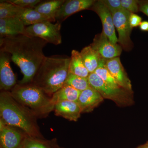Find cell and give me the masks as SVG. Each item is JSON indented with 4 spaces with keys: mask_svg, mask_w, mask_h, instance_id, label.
I'll return each instance as SVG.
<instances>
[{
    "mask_svg": "<svg viewBox=\"0 0 148 148\" xmlns=\"http://www.w3.org/2000/svg\"><path fill=\"white\" fill-rule=\"evenodd\" d=\"M107 69L121 87L132 92L131 81L129 79L119 57L106 60Z\"/></svg>",
    "mask_w": 148,
    "mask_h": 148,
    "instance_id": "obj_13",
    "label": "cell"
},
{
    "mask_svg": "<svg viewBox=\"0 0 148 148\" xmlns=\"http://www.w3.org/2000/svg\"><path fill=\"white\" fill-rule=\"evenodd\" d=\"M137 148H148V141L145 144L139 146Z\"/></svg>",
    "mask_w": 148,
    "mask_h": 148,
    "instance_id": "obj_32",
    "label": "cell"
},
{
    "mask_svg": "<svg viewBox=\"0 0 148 148\" xmlns=\"http://www.w3.org/2000/svg\"><path fill=\"white\" fill-rule=\"evenodd\" d=\"M69 73L84 78H88L90 73L85 66L80 52L72 50L69 65Z\"/></svg>",
    "mask_w": 148,
    "mask_h": 148,
    "instance_id": "obj_20",
    "label": "cell"
},
{
    "mask_svg": "<svg viewBox=\"0 0 148 148\" xmlns=\"http://www.w3.org/2000/svg\"><path fill=\"white\" fill-rule=\"evenodd\" d=\"M16 101L30 110L37 118H45L54 110L51 98L33 83L18 84L10 90Z\"/></svg>",
    "mask_w": 148,
    "mask_h": 148,
    "instance_id": "obj_4",
    "label": "cell"
},
{
    "mask_svg": "<svg viewBox=\"0 0 148 148\" xmlns=\"http://www.w3.org/2000/svg\"><path fill=\"white\" fill-rule=\"evenodd\" d=\"M103 100L104 98L99 92L90 86L81 92L77 103L82 113H88L98 107Z\"/></svg>",
    "mask_w": 148,
    "mask_h": 148,
    "instance_id": "obj_15",
    "label": "cell"
},
{
    "mask_svg": "<svg viewBox=\"0 0 148 148\" xmlns=\"http://www.w3.org/2000/svg\"><path fill=\"white\" fill-rule=\"evenodd\" d=\"M140 11L148 16V0L139 1Z\"/></svg>",
    "mask_w": 148,
    "mask_h": 148,
    "instance_id": "obj_30",
    "label": "cell"
},
{
    "mask_svg": "<svg viewBox=\"0 0 148 148\" xmlns=\"http://www.w3.org/2000/svg\"><path fill=\"white\" fill-rule=\"evenodd\" d=\"M111 12L123 9L121 0H101Z\"/></svg>",
    "mask_w": 148,
    "mask_h": 148,
    "instance_id": "obj_28",
    "label": "cell"
},
{
    "mask_svg": "<svg viewBox=\"0 0 148 148\" xmlns=\"http://www.w3.org/2000/svg\"><path fill=\"white\" fill-rule=\"evenodd\" d=\"M20 7L7 1H1L0 19L18 16Z\"/></svg>",
    "mask_w": 148,
    "mask_h": 148,
    "instance_id": "obj_25",
    "label": "cell"
},
{
    "mask_svg": "<svg viewBox=\"0 0 148 148\" xmlns=\"http://www.w3.org/2000/svg\"><path fill=\"white\" fill-rule=\"evenodd\" d=\"M55 114L70 121H77L80 117L81 110L77 102L65 101L58 102L54 106Z\"/></svg>",
    "mask_w": 148,
    "mask_h": 148,
    "instance_id": "obj_16",
    "label": "cell"
},
{
    "mask_svg": "<svg viewBox=\"0 0 148 148\" xmlns=\"http://www.w3.org/2000/svg\"><path fill=\"white\" fill-rule=\"evenodd\" d=\"M0 116L7 124L17 127L29 137L44 138L34 114L16 101L10 91H1Z\"/></svg>",
    "mask_w": 148,
    "mask_h": 148,
    "instance_id": "obj_2",
    "label": "cell"
},
{
    "mask_svg": "<svg viewBox=\"0 0 148 148\" xmlns=\"http://www.w3.org/2000/svg\"><path fill=\"white\" fill-rule=\"evenodd\" d=\"M95 1V0H65L56 13V21L61 24L66 18L74 14L85 10L90 9Z\"/></svg>",
    "mask_w": 148,
    "mask_h": 148,
    "instance_id": "obj_12",
    "label": "cell"
},
{
    "mask_svg": "<svg viewBox=\"0 0 148 148\" xmlns=\"http://www.w3.org/2000/svg\"><path fill=\"white\" fill-rule=\"evenodd\" d=\"M80 92V91L72 86L64 84L63 87L53 93L51 98V100L54 106L56 103L62 101L77 102Z\"/></svg>",
    "mask_w": 148,
    "mask_h": 148,
    "instance_id": "obj_18",
    "label": "cell"
},
{
    "mask_svg": "<svg viewBox=\"0 0 148 148\" xmlns=\"http://www.w3.org/2000/svg\"><path fill=\"white\" fill-rule=\"evenodd\" d=\"M89 10L93 11L100 17L103 25V32L106 36L113 43L117 44L115 27L112 13L108 9L100 0L95 1Z\"/></svg>",
    "mask_w": 148,
    "mask_h": 148,
    "instance_id": "obj_9",
    "label": "cell"
},
{
    "mask_svg": "<svg viewBox=\"0 0 148 148\" xmlns=\"http://www.w3.org/2000/svg\"><path fill=\"white\" fill-rule=\"evenodd\" d=\"M88 79L90 86L99 92L104 99L110 100L121 106L130 104L132 92L123 88L116 89L109 86L95 73H90Z\"/></svg>",
    "mask_w": 148,
    "mask_h": 148,
    "instance_id": "obj_5",
    "label": "cell"
},
{
    "mask_svg": "<svg viewBox=\"0 0 148 148\" xmlns=\"http://www.w3.org/2000/svg\"><path fill=\"white\" fill-rule=\"evenodd\" d=\"M19 7L23 8H34L39 3L40 0H7Z\"/></svg>",
    "mask_w": 148,
    "mask_h": 148,
    "instance_id": "obj_26",
    "label": "cell"
},
{
    "mask_svg": "<svg viewBox=\"0 0 148 148\" xmlns=\"http://www.w3.org/2000/svg\"><path fill=\"white\" fill-rule=\"evenodd\" d=\"M70 61L71 58L65 56H45L32 83L51 97L65 84Z\"/></svg>",
    "mask_w": 148,
    "mask_h": 148,
    "instance_id": "obj_3",
    "label": "cell"
},
{
    "mask_svg": "<svg viewBox=\"0 0 148 148\" xmlns=\"http://www.w3.org/2000/svg\"><path fill=\"white\" fill-rule=\"evenodd\" d=\"M26 27L18 16L0 19L1 38L27 35Z\"/></svg>",
    "mask_w": 148,
    "mask_h": 148,
    "instance_id": "obj_14",
    "label": "cell"
},
{
    "mask_svg": "<svg viewBox=\"0 0 148 148\" xmlns=\"http://www.w3.org/2000/svg\"><path fill=\"white\" fill-rule=\"evenodd\" d=\"M106 60L103 58L101 59L98 68L95 70V73L109 86L116 89L122 88L116 82L107 69L106 64Z\"/></svg>",
    "mask_w": 148,
    "mask_h": 148,
    "instance_id": "obj_23",
    "label": "cell"
},
{
    "mask_svg": "<svg viewBox=\"0 0 148 148\" xmlns=\"http://www.w3.org/2000/svg\"><path fill=\"white\" fill-rule=\"evenodd\" d=\"M139 27L140 30L143 32H148V21H142Z\"/></svg>",
    "mask_w": 148,
    "mask_h": 148,
    "instance_id": "obj_31",
    "label": "cell"
},
{
    "mask_svg": "<svg viewBox=\"0 0 148 148\" xmlns=\"http://www.w3.org/2000/svg\"><path fill=\"white\" fill-rule=\"evenodd\" d=\"M61 23L44 21L26 27V34L37 37L55 45L61 44Z\"/></svg>",
    "mask_w": 148,
    "mask_h": 148,
    "instance_id": "obj_6",
    "label": "cell"
},
{
    "mask_svg": "<svg viewBox=\"0 0 148 148\" xmlns=\"http://www.w3.org/2000/svg\"><path fill=\"white\" fill-rule=\"evenodd\" d=\"M21 148H63L58 145L55 138L46 140L44 138H33L27 136Z\"/></svg>",
    "mask_w": 148,
    "mask_h": 148,
    "instance_id": "obj_22",
    "label": "cell"
},
{
    "mask_svg": "<svg viewBox=\"0 0 148 148\" xmlns=\"http://www.w3.org/2000/svg\"><path fill=\"white\" fill-rule=\"evenodd\" d=\"M115 27L118 34V42L122 49L130 51L133 47L130 36L132 28L129 23L130 12L124 9L111 12Z\"/></svg>",
    "mask_w": 148,
    "mask_h": 148,
    "instance_id": "obj_7",
    "label": "cell"
},
{
    "mask_svg": "<svg viewBox=\"0 0 148 148\" xmlns=\"http://www.w3.org/2000/svg\"><path fill=\"white\" fill-rule=\"evenodd\" d=\"M18 16L21 18L26 27L44 21L53 22L46 16L35 10L34 8H20Z\"/></svg>",
    "mask_w": 148,
    "mask_h": 148,
    "instance_id": "obj_21",
    "label": "cell"
},
{
    "mask_svg": "<svg viewBox=\"0 0 148 148\" xmlns=\"http://www.w3.org/2000/svg\"><path fill=\"white\" fill-rule=\"evenodd\" d=\"M123 8L131 13L140 12L139 1L137 0H121Z\"/></svg>",
    "mask_w": 148,
    "mask_h": 148,
    "instance_id": "obj_27",
    "label": "cell"
},
{
    "mask_svg": "<svg viewBox=\"0 0 148 148\" xmlns=\"http://www.w3.org/2000/svg\"><path fill=\"white\" fill-rule=\"evenodd\" d=\"M142 20V17L138 14L135 13H130L129 16V23L132 29L140 26Z\"/></svg>",
    "mask_w": 148,
    "mask_h": 148,
    "instance_id": "obj_29",
    "label": "cell"
},
{
    "mask_svg": "<svg viewBox=\"0 0 148 148\" xmlns=\"http://www.w3.org/2000/svg\"><path fill=\"white\" fill-rule=\"evenodd\" d=\"M10 54L0 51V89L10 91L16 83V77L11 67Z\"/></svg>",
    "mask_w": 148,
    "mask_h": 148,
    "instance_id": "obj_10",
    "label": "cell"
},
{
    "mask_svg": "<svg viewBox=\"0 0 148 148\" xmlns=\"http://www.w3.org/2000/svg\"><path fill=\"white\" fill-rule=\"evenodd\" d=\"M65 84L68 85L82 92L90 87L88 78H84L69 73Z\"/></svg>",
    "mask_w": 148,
    "mask_h": 148,
    "instance_id": "obj_24",
    "label": "cell"
},
{
    "mask_svg": "<svg viewBox=\"0 0 148 148\" xmlns=\"http://www.w3.org/2000/svg\"><path fill=\"white\" fill-rule=\"evenodd\" d=\"M80 53L85 66L89 73H95L102 57L90 45L84 48Z\"/></svg>",
    "mask_w": 148,
    "mask_h": 148,
    "instance_id": "obj_19",
    "label": "cell"
},
{
    "mask_svg": "<svg viewBox=\"0 0 148 148\" xmlns=\"http://www.w3.org/2000/svg\"><path fill=\"white\" fill-rule=\"evenodd\" d=\"M27 136L19 128L6 124L0 130V148H21Z\"/></svg>",
    "mask_w": 148,
    "mask_h": 148,
    "instance_id": "obj_11",
    "label": "cell"
},
{
    "mask_svg": "<svg viewBox=\"0 0 148 148\" xmlns=\"http://www.w3.org/2000/svg\"><path fill=\"white\" fill-rule=\"evenodd\" d=\"M48 43L27 35L0 38V51L10 54L12 61L19 67L23 77L18 84L32 83L45 56L44 48Z\"/></svg>",
    "mask_w": 148,
    "mask_h": 148,
    "instance_id": "obj_1",
    "label": "cell"
},
{
    "mask_svg": "<svg viewBox=\"0 0 148 148\" xmlns=\"http://www.w3.org/2000/svg\"><path fill=\"white\" fill-rule=\"evenodd\" d=\"M65 1V0L41 1L35 7L34 9L53 22L56 21L57 12Z\"/></svg>",
    "mask_w": 148,
    "mask_h": 148,
    "instance_id": "obj_17",
    "label": "cell"
},
{
    "mask_svg": "<svg viewBox=\"0 0 148 148\" xmlns=\"http://www.w3.org/2000/svg\"><path fill=\"white\" fill-rule=\"evenodd\" d=\"M90 45L102 58L106 60L119 57L123 49L119 45L111 42L103 32L95 35Z\"/></svg>",
    "mask_w": 148,
    "mask_h": 148,
    "instance_id": "obj_8",
    "label": "cell"
}]
</instances>
